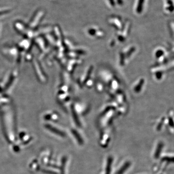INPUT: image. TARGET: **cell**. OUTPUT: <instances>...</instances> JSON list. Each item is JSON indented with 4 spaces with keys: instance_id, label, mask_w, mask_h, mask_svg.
<instances>
[{
    "instance_id": "cell-1",
    "label": "cell",
    "mask_w": 174,
    "mask_h": 174,
    "mask_svg": "<svg viewBox=\"0 0 174 174\" xmlns=\"http://www.w3.org/2000/svg\"><path fill=\"white\" fill-rule=\"evenodd\" d=\"M163 160L166 161L168 162H174V157H165L164 158H163Z\"/></svg>"
},
{
    "instance_id": "cell-2",
    "label": "cell",
    "mask_w": 174,
    "mask_h": 174,
    "mask_svg": "<svg viewBox=\"0 0 174 174\" xmlns=\"http://www.w3.org/2000/svg\"><path fill=\"white\" fill-rule=\"evenodd\" d=\"M161 148H162V145H159V146H158V148L157 149V151H156V157H158V156H159L161 150Z\"/></svg>"
}]
</instances>
